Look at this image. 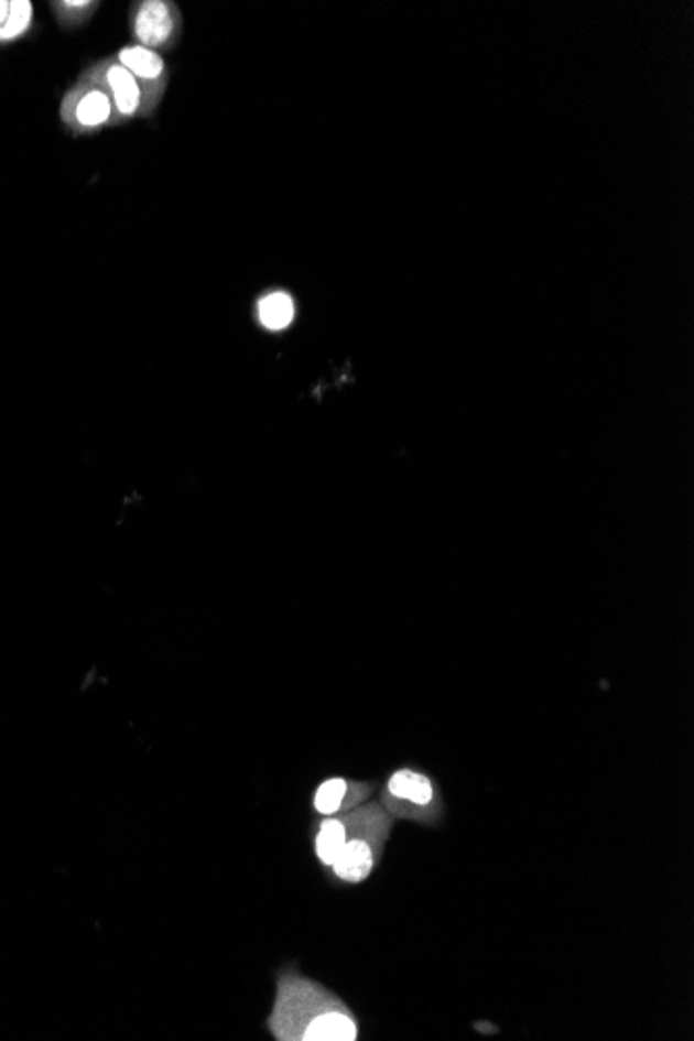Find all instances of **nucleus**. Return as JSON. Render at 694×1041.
<instances>
[{"instance_id":"11","label":"nucleus","mask_w":694,"mask_h":1041,"mask_svg":"<svg viewBox=\"0 0 694 1041\" xmlns=\"http://www.w3.org/2000/svg\"><path fill=\"white\" fill-rule=\"evenodd\" d=\"M48 7L56 25L63 32H74L88 25L102 4L98 0H53Z\"/></svg>"},{"instance_id":"2","label":"nucleus","mask_w":694,"mask_h":1041,"mask_svg":"<svg viewBox=\"0 0 694 1041\" xmlns=\"http://www.w3.org/2000/svg\"><path fill=\"white\" fill-rule=\"evenodd\" d=\"M389 832V820L368 806L347 815V841L333 860L330 871L346 883H360L372 874Z\"/></svg>"},{"instance_id":"12","label":"nucleus","mask_w":694,"mask_h":1041,"mask_svg":"<svg viewBox=\"0 0 694 1041\" xmlns=\"http://www.w3.org/2000/svg\"><path fill=\"white\" fill-rule=\"evenodd\" d=\"M293 316H295V304L290 293H269L258 302V318L264 329H288L292 325Z\"/></svg>"},{"instance_id":"1","label":"nucleus","mask_w":694,"mask_h":1041,"mask_svg":"<svg viewBox=\"0 0 694 1041\" xmlns=\"http://www.w3.org/2000/svg\"><path fill=\"white\" fill-rule=\"evenodd\" d=\"M269 1027L276 1040H358V1024L347 1006L329 989L300 975H281Z\"/></svg>"},{"instance_id":"10","label":"nucleus","mask_w":694,"mask_h":1041,"mask_svg":"<svg viewBox=\"0 0 694 1041\" xmlns=\"http://www.w3.org/2000/svg\"><path fill=\"white\" fill-rule=\"evenodd\" d=\"M347 841V815L346 817H327L318 825V832L314 836V850L316 857L325 867H330L339 850L344 848Z\"/></svg>"},{"instance_id":"3","label":"nucleus","mask_w":694,"mask_h":1041,"mask_svg":"<svg viewBox=\"0 0 694 1041\" xmlns=\"http://www.w3.org/2000/svg\"><path fill=\"white\" fill-rule=\"evenodd\" d=\"M61 126L74 138H94L105 129L117 128V112L107 91L84 75H77L58 105Z\"/></svg>"},{"instance_id":"9","label":"nucleus","mask_w":694,"mask_h":1041,"mask_svg":"<svg viewBox=\"0 0 694 1041\" xmlns=\"http://www.w3.org/2000/svg\"><path fill=\"white\" fill-rule=\"evenodd\" d=\"M387 790L395 801H405V803L414 804V806H429L433 803V796H435L433 782L426 776H422L419 771H412V769L395 771L389 778Z\"/></svg>"},{"instance_id":"5","label":"nucleus","mask_w":694,"mask_h":1041,"mask_svg":"<svg viewBox=\"0 0 694 1041\" xmlns=\"http://www.w3.org/2000/svg\"><path fill=\"white\" fill-rule=\"evenodd\" d=\"M82 75L94 82L100 90L107 91L117 112L119 126H126L135 119L154 117L148 109L147 96L140 82L129 74L115 55L94 61L88 67L82 69Z\"/></svg>"},{"instance_id":"7","label":"nucleus","mask_w":694,"mask_h":1041,"mask_svg":"<svg viewBox=\"0 0 694 1041\" xmlns=\"http://www.w3.org/2000/svg\"><path fill=\"white\" fill-rule=\"evenodd\" d=\"M372 792V788L366 784H354L347 782L344 778H333L325 784L318 785L314 792V811L330 817L335 813L347 811L356 804L362 803L366 796Z\"/></svg>"},{"instance_id":"6","label":"nucleus","mask_w":694,"mask_h":1041,"mask_svg":"<svg viewBox=\"0 0 694 1041\" xmlns=\"http://www.w3.org/2000/svg\"><path fill=\"white\" fill-rule=\"evenodd\" d=\"M115 58L140 82L147 96L148 109L152 115H156L169 88V65L163 55L152 53L138 44H128L115 53Z\"/></svg>"},{"instance_id":"8","label":"nucleus","mask_w":694,"mask_h":1041,"mask_svg":"<svg viewBox=\"0 0 694 1041\" xmlns=\"http://www.w3.org/2000/svg\"><path fill=\"white\" fill-rule=\"evenodd\" d=\"M36 25L34 2L0 0V48L13 46L30 36Z\"/></svg>"},{"instance_id":"4","label":"nucleus","mask_w":694,"mask_h":1041,"mask_svg":"<svg viewBox=\"0 0 694 1041\" xmlns=\"http://www.w3.org/2000/svg\"><path fill=\"white\" fill-rule=\"evenodd\" d=\"M131 44L152 53H171L183 36V13L173 0H138L129 7Z\"/></svg>"}]
</instances>
